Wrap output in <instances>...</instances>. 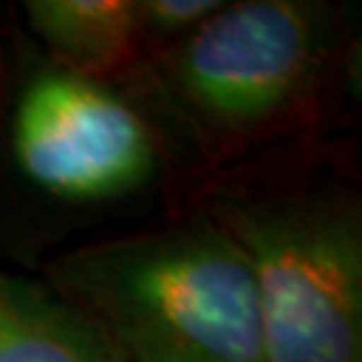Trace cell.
I'll return each instance as SVG.
<instances>
[{
  "label": "cell",
  "instance_id": "6da1fadb",
  "mask_svg": "<svg viewBox=\"0 0 362 362\" xmlns=\"http://www.w3.org/2000/svg\"><path fill=\"white\" fill-rule=\"evenodd\" d=\"M52 276L129 362H266L252 269L220 220L78 250Z\"/></svg>",
  "mask_w": 362,
  "mask_h": 362
},
{
  "label": "cell",
  "instance_id": "7a4b0ae2",
  "mask_svg": "<svg viewBox=\"0 0 362 362\" xmlns=\"http://www.w3.org/2000/svg\"><path fill=\"white\" fill-rule=\"evenodd\" d=\"M245 250L266 362H362V220L349 202L279 199L220 209Z\"/></svg>",
  "mask_w": 362,
  "mask_h": 362
},
{
  "label": "cell",
  "instance_id": "3957f363",
  "mask_svg": "<svg viewBox=\"0 0 362 362\" xmlns=\"http://www.w3.org/2000/svg\"><path fill=\"white\" fill-rule=\"evenodd\" d=\"M327 22V6L309 0L226 3L172 43L164 83L182 113L215 134L266 129L311 91Z\"/></svg>",
  "mask_w": 362,
  "mask_h": 362
},
{
  "label": "cell",
  "instance_id": "277c9868",
  "mask_svg": "<svg viewBox=\"0 0 362 362\" xmlns=\"http://www.w3.org/2000/svg\"><path fill=\"white\" fill-rule=\"evenodd\" d=\"M11 140L27 180L65 202L132 194L156 169L153 134L143 118L100 81L59 67L27 83Z\"/></svg>",
  "mask_w": 362,
  "mask_h": 362
},
{
  "label": "cell",
  "instance_id": "5b68a950",
  "mask_svg": "<svg viewBox=\"0 0 362 362\" xmlns=\"http://www.w3.org/2000/svg\"><path fill=\"white\" fill-rule=\"evenodd\" d=\"M0 362H129L57 293L0 272Z\"/></svg>",
  "mask_w": 362,
  "mask_h": 362
},
{
  "label": "cell",
  "instance_id": "8992f818",
  "mask_svg": "<svg viewBox=\"0 0 362 362\" xmlns=\"http://www.w3.org/2000/svg\"><path fill=\"white\" fill-rule=\"evenodd\" d=\"M25 16L59 70L94 81L124 65L140 40L134 0H30Z\"/></svg>",
  "mask_w": 362,
  "mask_h": 362
},
{
  "label": "cell",
  "instance_id": "52a82bcc",
  "mask_svg": "<svg viewBox=\"0 0 362 362\" xmlns=\"http://www.w3.org/2000/svg\"><path fill=\"white\" fill-rule=\"evenodd\" d=\"M226 3L220 0H134L137 38H158L177 43Z\"/></svg>",
  "mask_w": 362,
  "mask_h": 362
}]
</instances>
